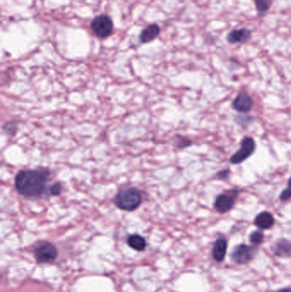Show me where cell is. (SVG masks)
Masks as SVG:
<instances>
[{
    "mask_svg": "<svg viewBox=\"0 0 291 292\" xmlns=\"http://www.w3.org/2000/svg\"><path fill=\"white\" fill-rule=\"evenodd\" d=\"M50 176L48 169H26L18 172L15 187L20 195L28 199H38L43 195Z\"/></svg>",
    "mask_w": 291,
    "mask_h": 292,
    "instance_id": "obj_1",
    "label": "cell"
},
{
    "mask_svg": "<svg viewBox=\"0 0 291 292\" xmlns=\"http://www.w3.org/2000/svg\"><path fill=\"white\" fill-rule=\"evenodd\" d=\"M117 208L124 211H134L140 206L142 195L136 188H127L122 190L114 199Z\"/></svg>",
    "mask_w": 291,
    "mask_h": 292,
    "instance_id": "obj_2",
    "label": "cell"
},
{
    "mask_svg": "<svg viewBox=\"0 0 291 292\" xmlns=\"http://www.w3.org/2000/svg\"><path fill=\"white\" fill-rule=\"evenodd\" d=\"M240 193L241 189L235 187L219 194L213 202V209L219 214H227L234 208Z\"/></svg>",
    "mask_w": 291,
    "mask_h": 292,
    "instance_id": "obj_3",
    "label": "cell"
},
{
    "mask_svg": "<svg viewBox=\"0 0 291 292\" xmlns=\"http://www.w3.org/2000/svg\"><path fill=\"white\" fill-rule=\"evenodd\" d=\"M256 141L252 137H244L241 140L240 148L230 157V163L234 165L243 164L256 151Z\"/></svg>",
    "mask_w": 291,
    "mask_h": 292,
    "instance_id": "obj_4",
    "label": "cell"
},
{
    "mask_svg": "<svg viewBox=\"0 0 291 292\" xmlns=\"http://www.w3.org/2000/svg\"><path fill=\"white\" fill-rule=\"evenodd\" d=\"M258 249L256 245L241 244L235 247L232 253V259L238 265H245L256 258Z\"/></svg>",
    "mask_w": 291,
    "mask_h": 292,
    "instance_id": "obj_5",
    "label": "cell"
},
{
    "mask_svg": "<svg viewBox=\"0 0 291 292\" xmlns=\"http://www.w3.org/2000/svg\"><path fill=\"white\" fill-rule=\"evenodd\" d=\"M58 255V250L54 244L50 242H42L34 249V256L38 263H46L54 262Z\"/></svg>",
    "mask_w": 291,
    "mask_h": 292,
    "instance_id": "obj_6",
    "label": "cell"
},
{
    "mask_svg": "<svg viewBox=\"0 0 291 292\" xmlns=\"http://www.w3.org/2000/svg\"><path fill=\"white\" fill-rule=\"evenodd\" d=\"M113 27L112 20L106 15H100L95 17L91 24L92 31L99 38L108 37L112 34Z\"/></svg>",
    "mask_w": 291,
    "mask_h": 292,
    "instance_id": "obj_7",
    "label": "cell"
},
{
    "mask_svg": "<svg viewBox=\"0 0 291 292\" xmlns=\"http://www.w3.org/2000/svg\"><path fill=\"white\" fill-rule=\"evenodd\" d=\"M253 106V99L247 91H241L237 94L232 104L233 110H236L237 112L243 113V114L249 112Z\"/></svg>",
    "mask_w": 291,
    "mask_h": 292,
    "instance_id": "obj_8",
    "label": "cell"
},
{
    "mask_svg": "<svg viewBox=\"0 0 291 292\" xmlns=\"http://www.w3.org/2000/svg\"><path fill=\"white\" fill-rule=\"evenodd\" d=\"M252 31L246 27L233 29L227 35V41L230 44H244L250 41Z\"/></svg>",
    "mask_w": 291,
    "mask_h": 292,
    "instance_id": "obj_9",
    "label": "cell"
},
{
    "mask_svg": "<svg viewBox=\"0 0 291 292\" xmlns=\"http://www.w3.org/2000/svg\"><path fill=\"white\" fill-rule=\"evenodd\" d=\"M227 240L224 237L219 238L214 244H213V249H212V255L213 260L217 263H222L224 262L225 257L227 252Z\"/></svg>",
    "mask_w": 291,
    "mask_h": 292,
    "instance_id": "obj_10",
    "label": "cell"
},
{
    "mask_svg": "<svg viewBox=\"0 0 291 292\" xmlns=\"http://www.w3.org/2000/svg\"><path fill=\"white\" fill-rule=\"evenodd\" d=\"M275 224V219L268 211H262L253 220V225L261 230H268Z\"/></svg>",
    "mask_w": 291,
    "mask_h": 292,
    "instance_id": "obj_11",
    "label": "cell"
},
{
    "mask_svg": "<svg viewBox=\"0 0 291 292\" xmlns=\"http://www.w3.org/2000/svg\"><path fill=\"white\" fill-rule=\"evenodd\" d=\"M274 255L278 257L288 258L291 256V241L286 239H278L273 246Z\"/></svg>",
    "mask_w": 291,
    "mask_h": 292,
    "instance_id": "obj_12",
    "label": "cell"
},
{
    "mask_svg": "<svg viewBox=\"0 0 291 292\" xmlns=\"http://www.w3.org/2000/svg\"><path fill=\"white\" fill-rule=\"evenodd\" d=\"M161 28L157 24H151L142 30L139 35V40L142 43H149L154 41L160 35Z\"/></svg>",
    "mask_w": 291,
    "mask_h": 292,
    "instance_id": "obj_13",
    "label": "cell"
},
{
    "mask_svg": "<svg viewBox=\"0 0 291 292\" xmlns=\"http://www.w3.org/2000/svg\"><path fill=\"white\" fill-rule=\"evenodd\" d=\"M127 244L137 251H143L147 246V242L143 237L138 234H132L127 238Z\"/></svg>",
    "mask_w": 291,
    "mask_h": 292,
    "instance_id": "obj_14",
    "label": "cell"
},
{
    "mask_svg": "<svg viewBox=\"0 0 291 292\" xmlns=\"http://www.w3.org/2000/svg\"><path fill=\"white\" fill-rule=\"evenodd\" d=\"M256 6L257 15L259 17L264 16L272 6V0H253Z\"/></svg>",
    "mask_w": 291,
    "mask_h": 292,
    "instance_id": "obj_15",
    "label": "cell"
},
{
    "mask_svg": "<svg viewBox=\"0 0 291 292\" xmlns=\"http://www.w3.org/2000/svg\"><path fill=\"white\" fill-rule=\"evenodd\" d=\"M265 235L262 231H253V233H250L249 235V241L251 244L256 246H259L264 241Z\"/></svg>",
    "mask_w": 291,
    "mask_h": 292,
    "instance_id": "obj_16",
    "label": "cell"
},
{
    "mask_svg": "<svg viewBox=\"0 0 291 292\" xmlns=\"http://www.w3.org/2000/svg\"><path fill=\"white\" fill-rule=\"evenodd\" d=\"M279 199L282 202H287L291 199V177L288 179L287 187L281 191Z\"/></svg>",
    "mask_w": 291,
    "mask_h": 292,
    "instance_id": "obj_17",
    "label": "cell"
},
{
    "mask_svg": "<svg viewBox=\"0 0 291 292\" xmlns=\"http://www.w3.org/2000/svg\"><path fill=\"white\" fill-rule=\"evenodd\" d=\"M62 185L60 183H55L50 188V193L51 196H59L62 192Z\"/></svg>",
    "mask_w": 291,
    "mask_h": 292,
    "instance_id": "obj_18",
    "label": "cell"
},
{
    "mask_svg": "<svg viewBox=\"0 0 291 292\" xmlns=\"http://www.w3.org/2000/svg\"><path fill=\"white\" fill-rule=\"evenodd\" d=\"M192 145V141L186 139V138L179 137V140H178V143L176 145V147L178 149H183V148L189 147L190 145Z\"/></svg>",
    "mask_w": 291,
    "mask_h": 292,
    "instance_id": "obj_19",
    "label": "cell"
},
{
    "mask_svg": "<svg viewBox=\"0 0 291 292\" xmlns=\"http://www.w3.org/2000/svg\"><path fill=\"white\" fill-rule=\"evenodd\" d=\"M230 175V169H224V170H221V171L218 172L216 174V179L217 180H227Z\"/></svg>",
    "mask_w": 291,
    "mask_h": 292,
    "instance_id": "obj_20",
    "label": "cell"
},
{
    "mask_svg": "<svg viewBox=\"0 0 291 292\" xmlns=\"http://www.w3.org/2000/svg\"><path fill=\"white\" fill-rule=\"evenodd\" d=\"M276 292H291V288H283V289H278Z\"/></svg>",
    "mask_w": 291,
    "mask_h": 292,
    "instance_id": "obj_21",
    "label": "cell"
}]
</instances>
